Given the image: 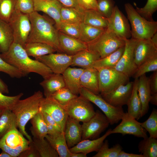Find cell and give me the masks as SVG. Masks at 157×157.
Instances as JSON below:
<instances>
[{
    "mask_svg": "<svg viewBox=\"0 0 157 157\" xmlns=\"http://www.w3.org/2000/svg\"><path fill=\"white\" fill-rule=\"evenodd\" d=\"M0 56L6 62L27 75L35 73L44 78L53 73L43 63L30 58L24 48L15 42L7 51L0 54Z\"/></svg>",
    "mask_w": 157,
    "mask_h": 157,
    "instance_id": "obj_1",
    "label": "cell"
},
{
    "mask_svg": "<svg viewBox=\"0 0 157 157\" xmlns=\"http://www.w3.org/2000/svg\"><path fill=\"white\" fill-rule=\"evenodd\" d=\"M29 17L31 29L27 42L45 43L53 47L58 53H63L59 44L58 31L53 21L35 11Z\"/></svg>",
    "mask_w": 157,
    "mask_h": 157,
    "instance_id": "obj_2",
    "label": "cell"
},
{
    "mask_svg": "<svg viewBox=\"0 0 157 157\" xmlns=\"http://www.w3.org/2000/svg\"><path fill=\"white\" fill-rule=\"evenodd\" d=\"M43 97L41 91L35 92L27 98L20 99L11 110L16 117L19 131L30 141L32 138L26 131L25 126L28 121L40 112V102Z\"/></svg>",
    "mask_w": 157,
    "mask_h": 157,
    "instance_id": "obj_3",
    "label": "cell"
},
{
    "mask_svg": "<svg viewBox=\"0 0 157 157\" xmlns=\"http://www.w3.org/2000/svg\"><path fill=\"white\" fill-rule=\"evenodd\" d=\"M131 26V38L137 40L150 39L157 31V22L149 21L140 15L130 3L124 5Z\"/></svg>",
    "mask_w": 157,
    "mask_h": 157,
    "instance_id": "obj_4",
    "label": "cell"
},
{
    "mask_svg": "<svg viewBox=\"0 0 157 157\" xmlns=\"http://www.w3.org/2000/svg\"><path fill=\"white\" fill-rule=\"evenodd\" d=\"M88 49L104 58L125 44V40L106 28L97 38L87 44Z\"/></svg>",
    "mask_w": 157,
    "mask_h": 157,
    "instance_id": "obj_5",
    "label": "cell"
},
{
    "mask_svg": "<svg viewBox=\"0 0 157 157\" xmlns=\"http://www.w3.org/2000/svg\"><path fill=\"white\" fill-rule=\"evenodd\" d=\"M97 69L98 72L99 90L101 95L109 93L120 85L129 82V77L114 68Z\"/></svg>",
    "mask_w": 157,
    "mask_h": 157,
    "instance_id": "obj_6",
    "label": "cell"
},
{
    "mask_svg": "<svg viewBox=\"0 0 157 157\" xmlns=\"http://www.w3.org/2000/svg\"><path fill=\"white\" fill-rule=\"evenodd\" d=\"M63 107L68 116L83 123L90 120L96 113L91 102L80 95Z\"/></svg>",
    "mask_w": 157,
    "mask_h": 157,
    "instance_id": "obj_7",
    "label": "cell"
},
{
    "mask_svg": "<svg viewBox=\"0 0 157 157\" xmlns=\"http://www.w3.org/2000/svg\"><path fill=\"white\" fill-rule=\"evenodd\" d=\"M79 95L86 98L101 109L108 119L110 124L117 123L124 113L122 107L113 106L106 101L100 94H96L81 87Z\"/></svg>",
    "mask_w": 157,
    "mask_h": 157,
    "instance_id": "obj_8",
    "label": "cell"
},
{
    "mask_svg": "<svg viewBox=\"0 0 157 157\" xmlns=\"http://www.w3.org/2000/svg\"><path fill=\"white\" fill-rule=\"evenodd\" d=\"M30 141L17 129L10 131L0 139V149L12 157H18L29 147Z\"/></svg>",
    "mask_w": 157,
    "mask_h": 157,
    "instance_id": "obj_9",
    "label": "cell"
},
{
    "mask_svg": "<svg viewBox=\"0 0 157 157\" xmlns=\"http://www.w3.org/2000/svg\"><path fill=\"white\" fill-rule=\"evenodd\" d=\"M8 23L12 31L13 42L23 47L27 42L31 29L29 15L15 10Z\"/></svg>",
    "mask_w": 157,
    "mask_h": 157,
    "instance_id": "obj_10",
    "label": "cell"
},
{
    "mask_svg": "<svg viewBox=\"0 0 157 157\" xmlns=\"http://www.w3.org/2000/svg\"><path fill=\"white\" fill-rule=\"evenodd\" d=\"M94 115L88 121L83 123L82 126V140H93L99 137L100 135L110 124L104 114L99 110L95 111Z\"/></svg>",
    "mask_w": 157,
    "mask_h": 157,
    "instance_id": "obj_11",
    "label": "cell"
},
{
    "mask_svg": "<svg viewBox=\"0 0 157 157\" xmlns=\"http://www.w3.org/2000/svg\"><path fill=\"white\" fill-rule=\"evenodd\" d=\"M125 40L124 51L114 68L130 77L133 76L138 68L135 62L134 52L138 40L131 38Z\"/></svg>",
    "mask_w": 157,
    "mask_h": 157,
    "instance_id": "obj_12",
    "label": "cell"
},
{
    "mask_svg": "<svg viewBox=\"0 0 157 157\" xmlns=\"http://www.w3.org/2000/svg\"><path fill=\"white\" fill-rule=\"evenodd\" d=\"M120 123L114 129L111 130V134L120 133L123 135H130L143 138L148 137L147 131L141 125L140 122L124 113Z\"/></svg>",
    "mask_w": 157,
    "mask_h": 157,
    "instance_id": "obj_13",
    "label": "cell"
},
{
    "mask_svg": "<svg viewBox=\"0 0 157 157\" xmlns=\"http://www.w3.org/2000/svg\"><path fill=\"white\" fill-rule=\"evenodd\" d=\"M108 20L107 28L124 40L129 39L131 37L128 20L117 6H115Z\"/></svg>",
    "mask_w": 157,
    "mask_h": 157,
    "instance_id": "obj_14",
    "label": "cell"
},
{
    "mask_svg": "<svg viewBox=\"0 0 157 157\" xmlns=\"http://www.w3.org/2000/svg\"><path fill=\"white\" fill-rule=\"evenodd\" d=\"M40 110L50 115L64 132L68 116L63 106L51 97H43L40 102Z\"/></svg>",
    "mask_w": 157,
    "mask_h": 157,
    "instance_id": "obj_15",
    "label": "cell"
},
{
    "mask_svg": "<svg viewBox=\"0 0 157 157\" xmlns=\"http://www.w3.org/2000/svg\"><path fill=\"white\" fill-rule=\"evenodd\" d=\"M73 56L64 53H52L35 58L47 66L54 74H62L71 66Z\"/></svg>",
    "mask_w": 157,
    "mask_h": 157,
    "instance_id": "obj_16",
    "label": "cell"
},
{
    "mask_svg": "<svg viewBox=\"0 0 157 157\" xmlns=\"http://www.w3.org/2000/svg\"><path fill=\"white\" fill-rule=\"evenodd\" d=\"M133 82H129L105 94L101 95L102 97L111 105L115 107H122L126 105L131 95Z\"/></svg>",
    "mask_w": 157,
    "mask_h": 157,
    "instance_id": "obj_17",
    "label": "cell"
},
{
    "mask_svg": "<svg viewBox=\"0 0 157 157\" xmlns=\"http://www.w3.org/2000/svg\"><path fill=\"white\" fill-rule=\"evenodd\" d=\"M135 63L138 67L144 62L157 56V46L151 39L138 40L134 52Z\"/></svg>",
    "mask_w": 157,
    "mask_h": 157,
    "instance_id": "obj_18",
    "label": "cell"
},
{
    "mask_svg": "<svg viewBox=\"0 0 157 157\" xmlns=\"http://www.w3.org/2000/svg\"><path fill=\"white\" fill-rule=\"evenodd\" d=\"M34 11H42L51 17L56 28L61 22L60 12L62 6L57 0H33Z\"/></svg>",
    "mask_w": 157,
    "mask_h": 157,
    "instance_id": "obj_19",
    "label": "cell"
},
{
    "mask_svg": "<svg viewBox=\"0 0 157 157\" xmlns=\"http://www.w3.org/2000/svg\"><path fill=\"white\" fill-rule=\"evenodd\" d=\"M58 40L63 53L69 55L73 56L88 49L87 44L78 39L68 36L59 31Z\"/></svg>",
    "mask_w": 157,
    "mask_h": 157,
    "instance_id": "obj_20",
    "label": "cell"
},
{
    "mask_svg": "<svg viewBox=\"0 0 157 157\" xmlns=\"http://www.w3.org/2000/svg\"><path fill=\"white\" fill-rule=\"evenodd\" d=\"M80 122L68 116L64 134L68 148H70L82 140V129Z\"/></svg>",
    "mask_w": 157,
    "mask_h": 157,
    "instance_id": "obj_21",
    "label": "cell"
},
{
    "mask_svg": "<svg viewBox=\"0 0 157 157\" xmlns=\"http://www.w3.org/2000/svg\"><path fill=\"white\" fill-rule=\"evenodd\" d=\"M111 129H109L102 136L97 139L82 140L73 147L69 148L72 153L81 152L87 154L90 152H97L106 138L111 134Z\"/></svg>",
    "mask_w": 157,
    "mask_h": 157,
    "instance_id": "obj_22",
    "label": "cell"
},
{
    "mask_svg": "<svg viewBox=\"0 0 157 157\" xmlns=\"http://www.w3.org/2000/svg\"><path fill=\"white\" fill-rule=\"evenodd\" d=\"M84 69L70 67L62 74L65 87L72 93L78 96L81 88L80 77Z\"/></svg>",
    "mask_w": 157,
    "mask_h": 157,
    "instance_id": "obj_23",
    "label": "cell"
},
{
    "mask_svg": "<svg viewBox=\"0 0 157 157\" xmlns=\"http://www.w3.org/2000/svg\"><path fill=\"white\" fill-rule=\"evenodd\" d=\"M40 84L43 89L45 97H51L59 90L65 87L62 74L53 73L44 78Z\"/></svg>",
    "mask_w": 157,
    "mask_h": 157,
    "instance_id": "obj_24",
    "label": "cell"
},
{
    "mask_svg": "<svg viewBox=\"0 0 157 157\" xmlns=\"http://www.w3.org/2000/svg\"><path fill=\"white\" fill-rule=\"evenodd\" d=\"M81 87L96 94H99L98 72L94 68L84 69L80 77Z\"/></svg>",
    "mask_w": 157,
    "mask_h": 157,
    "instance_id": "obj_25",
    "label": "cell"
},
{
    "mask_svg": "<svg viewBox=\"0 0 157 157\" xmlns=\"http://www.w3.org/2000/svg\"><path fill=\"white\" fill-rule=\"evenodd\" d=\"M138 92L141 102L142 117L147 113L149 108V103L151 93L149 78L144 74L139 77L138 82Z\"/></svg>",
    "mask_w": 157,
    "mask_h": 157,
    "instance_id": "obj_26",
    "label": "cell"
},
{
    "mask_svg": "<svg viewBox=\"0 0 157 157\" xmlns=\"http://www.w3.org/2000/svg\"><path fill=\"white\" fill-rule=\"evenodd\" d=\"M100 58L96 53L88 49L81 51L73 56L71 66H78L86 69L92 68L94 63Z\"/></svg>",
    "mask_w": 157,
    "mask_h": 157,
    "instance_id": "obj_27",
    "label": "cell"
},
{
    "mask_svg": "<svg viewBox=\"0 0 157 157\" xmlns=\"http://www.w3.org/2000/svg\"><path fill=\"white\" fill-rule=\"evenodd\" d=\"M45 138L57 152L60 157H70L71 152L65 138L64 132L53 135L47 134Z\"/></svg>",
    "mask_w": 157,
    "mask_h": 157,
    "instance_id": "obj_28",
    "label": "cell"
},
{
    "mask_svg": "<svg viewBox=\"0 0 157 157\" xmlns=\"http://www.w3.org/2000/svg\"><path fill=\"white\" fill-rule=\"evenodd\" d=\"M138 79L133 81V89L131 95L126 105L127 113L137 120L142 117V106L138 92Z\"/></svg>",
    "mask_w": 157,
    "mask_h": 157,
    "instance_id": "obj_29",
    "label": "cell"
},
{
    "mask_svg": "<svg viewBox=\"0 0 157 157\" xmlns=\"http://www.w3.org/2000/svg\"><path fill=\"white\" fill-rule=\"evenodd\" d=\"M85 10L80 7H66L62 6L60 12L61 22L80 24L83 22Z\"/></svg>",
    "mask_w": 157,
    "mask_h": 157,
    "instance_id": "obj_30",
    "label": "cell"
},
{
    "mask_svg": "<svg viewBox=\"0 0 157 157\" xmlns=\"http://www.w3.org/2000/svg\"><path fill=\"white\" fill-rule=\"evenodd\" d=\"M23 48L28 56L35 58L56 51L51 46L39 42H27Z\"/></svg>",
    "mask_w": 157,
    "mask_h": 157,
    "instance_id": "obj_31",
    "label": "cell"
},
{
    "mask_svg": "<svg viewBox=\"0 0 157 157\" xmlns=\"http://www.w3.org/2000/svg\"><path fill=\"white\" fill-rule=\"evenodd\" d=\"M32 126L30 128L33 138L41 139L45 138L48 134L46 122L40 111L31 120Z\"/></svg>",
    "mask_w": 157,
    "mask_h": 157,
    "instance_id": "obj_32",
    "label": "cell"
},
{
    "mask_svg": "<svg viewBox=\"0 0 157 157\" xmlns=\"http://www.w3.org/2000/svg\"><path fill=\"white\" fill-rule=\"evenodd\" d=\"M17 128L16 117L11 110L3 109L0 116V139L10 131Z\"/></svg>",
    "mask_w": 157,
    "mask_h": 157,
    "instance_id": "obj_33",
    "label": "cell"
},
{
    "mask_svg": "<svg viewBox=\"0 0 157 157\" xmlns=\"http://www.w3.org/2000/svg\"><path fill=\"white\" fill-rule=\"evenodd\" d=\"M13 42L12 30L8 23L0 18V52L7 51Z\"/></svg>",
    "mask_w": 157,
    "mask_h": 157,
    "instance_id": "obj_34",
    "label": "cell"
},
{
    "mask_svg": "<svg viewBox=\"0 0 157 157\" xmlns=\"http://www.w3.org/2000/svg\"><path fill=\"white\" fill-rule=\"evenodd\" d=\"M93 26L106 28L108 25V18L101 14L97 10H89L84 12L83 22Z\"/></svg>",
    "mask_w": 157,
    "mask_h": 157,
    "instance_id": "obj_35",
    "label": "cell"
},
{
    "mask_svg": "<svg viewBox=\"0 0 157 157\" xmlns=\"http://www.w3.org/2000/svg\"><path fill=\"white\" fill-rule=\"evenodd\" d=\"M125 46L121 47L106 56L96 61L92 68L96 69L101 68H114L122 56Z\"/></svg>",
    "mask_w": 157,
    "mask_h": 157,
    "instance_id": "obj_36",
    "label": "cell"
},
{
    "mask_svg": "<svg viewBox=\"0 0 157 157\" xmlns=\"http://www.w3.org/2000/svg\"><path fill=\"white\" fill-rule=\"evenodd\" d=\"M80 33L78 39L86 44L93 41L106 28H98L85 24H80Z\"/></svg>",
    "mask_w": 157,
    "mask_h": 157,
    "instance_id": "obj_37",
    "label": "cell"
},
{
    "mask_svg": "<svg viewBox=\"0 0 157 157\" xmlns=\"http://www.w3.org/2000/svg\"><path fill=\"white\" fill-rule=\"evenodd\" d=\"M138 148L139 152L144 157H157V140L148 137L143 138L139 142Z\"/></svg>",
    "mask_w": 157,
    "mask_h": 157,
    "instance_id": "obj_38",
    "label": "cell"
},
{
    "mask_svg": "<svg viewBox=\"0 0 157 157\" xmlns=\"http://www.w3.org/2000/svg\"><path fill=\"white\" fill-rule=\"evenodd\" d=\"M32 142L40 157H58V155L56 150L45 138H32Z\"/></svg>",
    "mask_w": 157,
    "mask_h": 157,
    "instance_id": "obj_39",
    "label": "cell"
},
{
    "mask_svg": "<svg viewBox=\"0 0 157 157\" xmlns=\"http://www.w3.org/2000/svg\"><path fill=\"white\" fill-rule=\"evenodd\" d=\"M108 141L105 140L97 153L93 157H118L122 148L119 144H117L109 148Z\"/></svg>",
    "mask_w": 157,
    "mask_h": 157,
    "instance_id": "obj_40",
    "label": "cell"
},
{
    "mask_svg": "<svg viewBox=\"0 0 157 157\" xmlns=\"http://www.w3.org/2000/svg\"><path fill=\"white\" fill-rule=\"evenodd\" d=\"M16 0H0V18L8 23L15 10Z\"/></svg>",
    "mask_w": 157,
    "mask_h": 157,
    "instance_id": "obj_41",
    "label": "cell"
},
{
    "mask_svg": "<svg viewBox=\"0 0 157 157\" xmlns=\"http://www.w3.org/2000/svg\"><path fill=\"white\" fill-rule=\"evenodd\" d=\"M141 126L149 134L150 137L157 138V110L153 108L148 118L140 123Z\"/></svg>",
    "mask_w": 157,
    "mask_h": 157,
    "instance_id": "obj_42",
    "label": "cell"
},
{
    "mask_svg": "<svg viewBox=\"0 0 157 157\" xmlns=\"http://www.w3.org/2000/svg\"><path fill=\"white\" fill-rule=\"evenodd\" d=\"M157 70V56L149 59L142 63L137 68L133 76L138 79L146 73Z\"/></svg>",
    "mask_w": 157,
    "mask_h": 157,
    "instance_id": "obj_43",
    "label": "cell"
},
{
    "mask_svg": "<svg viewBox=\"0 0 157 157\" xmlns=\"http://www.w3.org/2000/svg\"><path fill=\"white\" fill-rule=\"evenodd\" d=\"M77 96L65 87L55 92L51 97L63 107Z\"/></svg>",
    "mask_w": 157,
    "mask_h": 157,
    "instance_id": "obj_44",
    "label": "cell"
},
{
    "mask_svg": "<svg viewBox=\"0 0 157 157\" xmlns=\"http://www.w3.org/2000/svg\"><path fill=\"white\" fill-rule=\"evenodd\" d=\"M136 7V11L142 17L148 20L152 21L153 15L157 9V0H147L143 7Z\"/></svg>",
    "mask_w": 157,
    "mask_h": 157,
    "instance_id": "obj_45",
    "label": "cell"
},
{
    "mask_svg": "<svg viewBox=\"0 0 157 157\" xmlns=\"http://www.w3.org/2000/svg\"><path fill=\"white\" fill-rule=\"evenodd\" d=\"M56 28L59 31L67 35L78 39L80 33V24L61 22Z\"/></svg>",
    "mask_w": 157,
    "mask_h": 157,
    "instance_id": "obj_46",
    "label": "cell"
},
{
    "mask_svg": "<svg viewBox=\"0 0 157 157\" xmlns=\"http://www.w3.org/2000/svg\"><path fill=\"white\" fill-rule=\"evenodd\" d=\"M0 72L6 73L12 78H20L27 75L6 62L0 56Z\"/></svg>",
    "mask_w": 157,
    "mask_h": 157,
    "instance_id": "obj_47",
    "label": "cell"
},
{
    "mask_svg": "<svg viewBox=\"0 0 157 157\" xmlns=\"http://www.w3.org/2000/svg\"><path fill=\"white\" fill-rule=\"evenodd\" d=\"M23 95V93L21 92L14 96H7L0 91V108L11 110Z\"/></svg>",
    "mask_w": 157,
    "mask_h": 157,
    "instance_id": "obj_48",
    "label": "cell"
},
{
    "mask_svg": "<svg viewBox=\"0 0 157 157\" xmlns=\"http://www.w3.org/2000/svg\"><path fill=\"white\" fill-rule=\"evenodd\" d=\"M97 10L108 18L110 16L115 6L113 0H97Z\"/></svg>",
    "mask_w": 157,
    "mask_h": 157,
    "instance_id": "obj_49",
    "label": "cell"
},
{
    "mask_svg": "<svg viewBox=\"0 0 157 157\" xmlns=\"http://www.w3.org/2000/svg\"><path fill=\"white\" fill-rule=\"evenodd\" d=\"M15 10L29 15L35 11L33 0H16Z\"/></svg>",
    "mask_w": 157,
    "mask_h": 157,
    "instance_id": "obj_50",
    "label": "cell"
},
{
    "mask_svg": "<svg viewBox=\"0 0 157 157\" xmlns=\"http://www.w3.org/2000/svg\"><path fill=\"white\" fill-rule=\"evenodd\" d=\"M78 6L84 10H97V0H78Z\"/></svg>",
    "mask_w": 157,
    "mask_h": 157,
    "instance_id": "obj_51",
    "label": "cell"
},
{
    "mask_svg": "<svg viewBox=\"0 0 157 157\" xmlns=\"http://www.w3.org/2000/svg\"><path fill=\"white\" fill-rule=\"evenodd\" d=\"M32 140L30 141L29 148L22 152L18 157H40L39 154L33 145Z\"/></svg>",
    "mask_w": 157,
    "mask_h": 157,
    "instance_id": "obj_52",
    "label": "cell"
},
{
    "mask_svg": "<svg viewBox=\"0 0 157 157\" xmlns=\"http://www.w3.org/2000/svg\"><path fill=\"white\" fill-rule=\"evenodd\" d=\"M149 78L151 94L157 93V70L154 71Z\"/></svg>",
    "mask_w": 157,
    "mask_h": 157,
    "instance_id": "obj_53",
    "label": "cell"
},
{
    "mask_svg": "<svg viewBox=\"0 0 157 157\" xmlns=\"http://www.w3.org/2000/svg\"><path fill=\"white\" fill-rule=\"evenodd\" d=\"M40 111L41 112L44 118L46 123L53 126L59 131L60 132H63L57 123L50 115L45 112Z\"/></svg>",
    "mask_w": 157,
    "mask_h": 157,
    "instance_id": "obj_54",
    "label": "cell"
},
{
    "mask_svg": "<svg viewBox=\"0 0 157 157\" xmlns=\"http://www.w3.org/2000/svg\"><path fill=\"white\" fill-rule=\"evenodd\" d=\"M63 6L66 7H79L78 6V0H57Z\"/></svg>",
    "mask_w": 157,
    "mask_h": 157,
    "instance_id": "obj_55",
    "label": "cell"
},
{
    "mask_svg": "<svg viewBox=\"0 0 157 157\" xmlns=\"http://www.w3.org/2000/svg\"><path fill=\"white\" fill-rule=\"evenodd\" d=\"M118 157H144V156L140 154H137L127 153L122 150L118 156Z\"/></svg>",
    "mask_w": 157,
    "mask_h": 157,
    "instance_id": "obj_56",
    "label": "cell"
},
{
    "mask_svg": "<svg viewBox=\"0 0 157 157\" xmlns=\"http://www.w3.org/2000/svg\"><path fill=\"white\" fill-rule=\"evenodd\" d=\"M46 123L48 130V134L52 135L56 134L59 133L61 132L59 131L52 125L46 122Z\"/></svg>",
    "mask_w": 157,
    "mask_h": 157,
    "instance_id": "obj_57",
    "label": "cell"
},
{
    "mask_svg": "<svg viewBox=\"0 0 157 157\" xmlns=\"http://www.w3.org/2000/svg\"><path fill=\"white\" fill-rule=\"evenodd\" d=\"M0 91L3 94H8L9 92L8 86L0 78Z\"/></svg>",
    "mask_w": 157,
    "mask_h": 157,
    "instance_id": "obj_58",
    "label": "cell"
},
{
    "mask_svg": "<svg viewBox=\"0 0 157 157\" xmlns=\"http://www.w3.org/2000/svg\"><path fill=\"white\" fill-rule=\"evenodd\" d=\"M149 102L153 105H157V93L151 94Z\"/></svg>",
    "mask_w": 157,
    "mask_h": 157,
    "instance_id": "obj_59",
    "label": "cell"
},
{
    "mask_svg": "<svg viewBox=\"0 0 157 157\" xmlns=\"http://www.w3.org/2000/svg\"><path fill=\"white\" fill-rule=\"evenodd\" d=\"M87 155L82 153H72L71 152L70 157H86Z\"/></svg>",
    "mask_w": 157,
    "mask_h": 157,
    "instance_id": "obj_60",
    "label": "cell"
},
{
    "mask_svg": "<svg viewBox=\"0 0 157 157\" xmlns=\"http://www.w3.org/2000/svg\"><path fill=\"white\" fill-rule=\"evenodd\" d=\"M151 39L154 44L157 46V33H155L154 35L151 38Z\"/></svg>",
    "mask_w": 157,
    "mask_h": 157,
    "instance_id": "obj_61",
    "label": "cell"
},
{
    "mask_svg": "<svg viewBox=\"0 0 157 157\" xmlns=\"http://www.w3.org/2000/svg\"><path fill=\"white\" fill-rule=\"evenodd\" d=\"M0 157H12V156L7 153L2 151L0 154Z\"/></svg>",
    "mask_w": 157,
    "mask_h": 157,
    "instance_id": "obj_62",
    "label": "cell"
},
{
    "mask_svg": "<svg viewBox=\"0 0 157 157\" xmlns=\"http://www.w3.org/2000/svg\"><path fill=\"white\" fill-rule=\"evenodd\" d=\"M3 109L0 108V116L2 113Z\"/></svg>",
    "mask_w": 157,
    "mask_h": 157,
    "instance_id": "obj_63",
    "label": "cell"
},
{
    "mask_svg": "<svg viewBox=\"0 0 157 157\" xmlns=\"http://www.w3.org/2000/svg\"></svg>",
    "mask_w": 157,
    "mask_h": 157,
    "instance_id": "obj_64",
    "label": "cell"
}]
</instances>
